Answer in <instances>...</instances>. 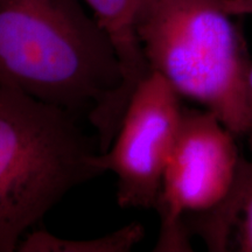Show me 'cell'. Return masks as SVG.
<instances>
[{
    "instance_id": "6da1fadb",
    "label": "cell",
    "mask_w": 252,
    "mask_h": 252,
    "mask_svg": "<svg viewBox=\"0 0 252 252\" xmlns=\"http://www.w3.org/2000/svg\"><path fill=\"white\" fill-rule=\"evenodd\" d=\"M0 86L87 117L100 153L127 109L112 41L82 0H0Z\"/></svg>"
},
{
    "instance_id": "52a82bcc",
    "label": "cell",
    "mask_w": 252,
    "mask_h": 252,
    "mask_svg": "<svg viewBox=\"0 0 252 252\" xmlns=\"http://www.w3.org/2000/svg\"><path fill=\"white\" fill-rule=\"evenodd\" d=\"M145 236L144 226L138 222L125 225L98 238L68 239L50 234L45 229L31 230L21 239L20 252H127Z\"/></svg>"
},
{
    "instance_id": "8992f818",
    "label": "cell",
    "mask_w": 252,
    "mask_h": 252,
    "mask_svg": "<svg viewBox=\"0 0 252 252\" xmlns=\"http://www.w3.org/2000/svg\"><path fill=\"white\" fill-rule=\"evenodd\" d=\"M111 39L123 74V98L130 103L135 89L151 72L134 31L131 0H82Z\"/></svg>"
},
{
    "instance_id": "ba28073f",
    "label": "cell",
    "mask_w": 252,
    "mask_h": 252,
    "mask_svg": "<svg viewBox=\"0 0 252 252\" xmlns=\"http://www.w3.org/2000/svg\"><path fill=\"white\" fill-rule=\"evenodd\" d=\"M238 251L252 252V160H245L239 197Z\"/></svg>"
},
{
    "instance_id": "3957f363",
    "label": "cell",
    "mask_w": 252,
    "mask_h": 252,
    "mask_svg": "<svg viewBox=\"0 0 252 252\" xmlns=\"http://www.w3.org/2000/svg\"><path fill=\"white\" fill-rule=\"evenodd\" d=\"M231 18L224 0H149L134 31L151 71L244 135L250 63Z\"/></svg>"
},
{
    "instance_id": "7a4b0ae2",
    "label": "cell",
    "mask_w": 252,
    "mask_h": 252,
    "mask_svg": "<svg viewBox=\"0 0 252 252\" xmlns=\"http://www.w3.org/2000/svg\"><path fill=\"white\" fill-rule=\"evenodd\" d=\"M74 113L0 86V252L21 239L69 191L104 174L99 145Z\"/></svg>"
},
{
    "instance_id": "277c9868",
    "label": "cell",
    "mask_w": 252,
    "mask_h": 252,
    "mask_svg": "<svg viewBox=\"0 0 252 252\" xmlns=\"http://www.w3.org/2000/svg\"><path fill=\"white\" fill-rule=\"evenodd\" d=\"M236 135L208 110L184 109L154 209L160 217L156 251H191L186 219L235 202L245 159Z\"/></svg>"
},
{
    "instance_id": "30bf717a",
    "label": "cell",
    "mask_w": 252,
    "mask_h": 252,
    "mask_svg": "<svg viewBox=\"0 0 252 252\" xmlns=\"http://www.w3.org/2000/svg\"><path fill=\"white\" fill-rule=\"evenodd\" d=\"M247 105H248V132L249 143L252 151V64L250 63L247 77Z\"/></svg>"
},
{
    "instance_id": "8fae6325",
    "label": "cell",
    "mask_w": 252,
    "mask_h": 252,
    "mask_svg": "<svg viewBox=\"0 0 252 252\" xmlns=\"http://www.w3.org/2000/svg\"><path fill=\"white\" fill-rule=\"evenodd\" d=\"M149 0H131V12H132V18H133V24H134V18L135 14L138 13V11L146 4Z\"/></svg>"
},
{
    "instance_id": "9c48e42d",
    "label": "cell",
    "mask_w": 252,
    "mask_h": 252,
    "mask_svg": "<svg viewBox=\"0 0 252 252\" xmlns=\"http://www.w3.org/2000/svg\"><path fill=\"white\" fill-rule=\"evenodd\" d=\"M226 11L235 15H252V0H224Z\"/></svg>"
},
{
    "instance_id": "5b68a950",
    "label": "cell",
    "mask_w": 252,
    "mask_h": 252,
    "mask_svg": "<svg viewBox=\"0 0 252 252\" xmlns=\"http://www.w3.org/2000/svg\"><path fill=\"white\" fill-rule=\"evenodd\" d=\"M180 98L151 71L132 94L111 146L99 153L104 173L117 178L121 208H156L184 112Z\"/></svg>"
}]
</instances>
